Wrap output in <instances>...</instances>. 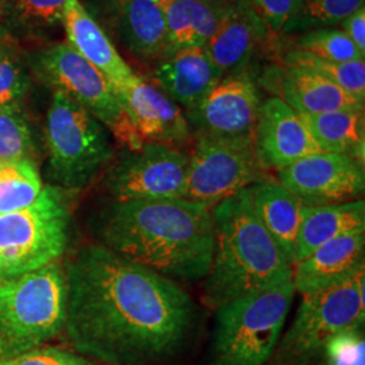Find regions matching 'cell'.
Segmentation results:
<instances>
[{
  "mask_svg": "<svg viewBox=\"0 0 365 365\" xmlns=\"http://www.w3.org/2000/svg\"><path fill=\"white\" fill-rule=\"evenodd\" d=\"M295 49L333 63H349L364 60L365 57L364 53L356 48L341 29L331 27L314 29L302 34L297 41Z\"/></svg>",
  "mask_w": 365,
  "mask_h": 365,
  "instance_id": "obj_30",
  "label": "cell"
},
{
  "mask_svg": "<svg viewBox=\"0 0 365 365\" xmlns=\"http://www.w3.org/2000/svg\"><path fill=\"white\" fill-rule=\"evenodd\" d=\"M365 272L345 284L306 295L269 360V365H306L345 330L363 327Z\"/></svg>",
  "mask_w": 365,
  "mask_h": 365,
  "instance_id": "obj_9",
  "label": "cell"
},
{
  "mask_svg": "<svg viewBox=\"0 0 365 365\" xmlns=\"http://www.w3.org/2000/svg\"><path fill=\"white\" fill-rule=\"evenodd\" d=\"M63 26L68 43L110 81L113 90L135 75L120 57L105 30L78 0L69 1Z\"/></svg>",
  "mask_w": 365,
  "mask_h": 365,
  "instance_id": "obj_20",
  "label": "cell"
},
{
  "mask_svg": "<svg viewBox=\"0 0 365 365\" xmlns=\"http://www.w3.org/2000/svg\"><path fill=\"white\" fill-rule=\"evenodd\" d=\"M361 7L364 0H306L283 33L337 26Z\"/></svg>",
  "mask_w": 365,
  "mask_h": 365,
  "instance_id": "obj_31",
  "label": "cell"
},
{
  "mask_svg": "<svg viewBox=\"0 0 365 365\" xmlns=\"http://www.w3.org/2000/svg\"><path fill=\"white\" fill-rule=\"evenodd\" d=\"M34 152L31 129L21 106H0V161L30 158Z\"/></svg>",
  "mask_w": 365,
  "mask_h": 365,
  "instance_id": "obj_32",
  "label": "cell"
},
{
  "mask_svg": "<svg viewBox=\"0 0 365 365\" xmlns=\"http://www.w3.org/2000/svg\"><path fill=\"white\" fill-rule=\"evenodd\" d=\"M114 92L143 144L178 148L190 141L191 128L182 107L155 84L134 75Z\"/></svg>",
  "mask_w": 365,
  "mask_h": 365,
  "instance_id": "obj_13",
  "label": "cell"
},
{
  "mask_svg": "<svg viewBox=\"0 0 365 365\" xmlns=\"http://www.w3.org/2000/svg\"><path fill=\"white\" fill-rule=\"evenodd\" d=\"M113 24L118 38L140 61L163 60L167 24L160 0H115Z\"/></svg>",
  "mask_w": 365,
  "mask_h": 365,
  "instance_id": "obj_19",
  "label": "cell"
},
{
  "mask_svg": "<svg viewBox=\"0 0 365 365\" xmlns=\"http://www.w3.org/2000/svg\"><path fill=\"white\" fill-rule=\"evenodd\" d=\"M7 34H6V31H4V29L3 27L0 26V48L3 46V43L7 41Z\"/></svg>",
  "mask_w": 365,
  "mask_h": 365,
  "instance_id": "obj_37",
  "label": "cell"
},
{
  "mask_svg": "<svg viewBox=\"0 0 365 365\" xmlns=\"http://www.w3.org/2000/svg\"><path fill=\"white\" fill-rule=\"evenodd\" d=\"M269 31L250 0H230L220 26L205 45L223 75L244 71L257 45Z\"/></svg>",
  "mask_w": 365,
  "mask_h": 365,
  "instance_id": "obj_18",
  "label": "cell"
},
{
  "mask_svg": "<svg viewBox=\"0 0 365 365\" xmlns=\"http://www.w3.org/2000/svg\"><path fill=\"white\" fill-rule=\"evenodd\" d=\"M64 272V330L80 356L107 365L155 364L184 345L195 304L173 280L101 244L78 249Z\"/></svg>",
  "mask_w": 365,
  "mask_h": 365,
  "instance_id": "obj_1",
  "label": "cell"
},
{
  "mask_svg": "<svg viewBox=\"0 0 365 365\" xmlns=\"http://www.w3.org/2000/svg\"><path fill=\"white\" fill-rule=\"evenodd\" d=\"M214 256L205 277L206 303H223L292 280V265L259 221L250 187L210 209Z\"/></svg>",
  "mask_w": 365,
  "mask_h": 365,
  "instance_id": "obj_3",
  "label": "cell"
},
{
  "mask_svg": "<svg viewBox=\"0 0 365 365\" xmlns=\"http://www.w3.org/2000/svg\"><path fill=\"white\" fill-rule=\"evenodd\" d=\"M41 190V176L33 160L0 161V214L26 209Z\"/></svg>",
  "mask_w": 365,
  "mask_h": 365,
  "instance_id": "obj_27",
  "label": "cell"
},
{
  "mask_svg": "<svg viewBox=\"0 0 365 365\" xmlns=\"http://www.w3.org/2000/svg\"><path fill=\"white\" fill-rule=\"evenodd\" d=\"M253 135L199 134L188 161L184 199L211 209L264 178Z\"/></svg>",
  "mask_w": 365,
  "mask_h": 365,
  "instance_id": "obj_10",
  "label": "cell"
},
{
  "mask_svg": "<svg viewBox=\"0 0 365 365\" xmlns=\"http://www.w3.org/2000/svg\"><path fill=\"white\" fill-rule=\"evenodd\" d=\"M46 175L66 192L87 187L113 157L111 133L64 92H53L46 114Z\"/></svg>",
  "mask_w": 365,
  "mask_h": 365,
  "instance_id": "obj_6",
  "label": "cell"
},
{
  "mask_svg": "<svg viewBox=\"0 0 365 365\" xmlns=\"http://www.w3.org/2000/svg\"><path fill=\"white\" fill-rule=\"evenodd\" d=\"M33 87L26 54L9 43L0 48V106H21Z\"/></svg>",
  "mask_w": 365,
  "mask_h": 365,
  "instance_id": "obj_29",
  "label": "cell"
},
{
  "mask_svg": "<svg viewBox=\"0 0 365 365\" xmlns=\"http://www.w3.org/2000/svg\"><path fill=\"white\" fill-rule=\"evenodd\" d=\"M365 232L333 238L292 268L295 292L313 295L348 283L364 272Z\"/></svg>",
  "mask_w": 365,
  "mask_h": 365,
  "instance_id": "obj_16",
  "label": "cell"
},
{
  "mask_svg": "<svg viewBox=\"0 0 365 365\" xmlns=\"http://www.w3.org/2000/svg\"><path fill=\"white\" fill-rule=\"evenodd\" d=\"M160 4L167 24V57L187 48L205 46L230 0H160Z\"/></svg>",
  "mask_w": 365,
  "mask_h": 365,
  "instance_id": "obj_22",
  "label": "cell"
},
{
  "mask_svg": "<svg viewBox=\"0 0 365 365\" xmlns=\"http://www.w3.org/2000/svg\"><path fill=\"white\" fill-rule=\"evenodd\" d=\"M71 0H3L0 26L9 38L43 39L63 25Z\"/></svg>",
  "mask_w": 365,
  "mask_h": 365,
  "instance_id": "obj_26",
  "label": "cell"
},
{
  "mask_svg": "<svg viewBox=\"0 0 365 365\" xmlns=\"http://www.w3.org/2000/svg\"><path fill=\"white\" fill-rule=\"evenodd\" d=\"M306 0H250L269 33H283Z\"/></svg>",
  "mask_w": 365,
  "mask_h": 365,
  "instance_id": "obj_34",
  "label": "cell"
},
{
  "mask_svg": "<svg viewBox=\"0 0 365 365\" xmlns=\"http://www.w3.org/2000/svg\"><path fill=\"white\" fill-rule=\"evenodd\" d=\"M261 103L255 80L245 71H240L222 78L202 105L185 117L199 134L253 135Z\"/></svg>",
  "mask_w": 365,
  "mask_h": 365,
  "instance_id": "obj_14",
  "label": "cell"
},
{
  "mask_svg": "<svg viewBox=\"0 0 365 365\" xmlns=\"http://www.w3.org/2000/svg\"><path fill=\"white\" fill-rule=\"evenodd\" d=\"M280 98L299 115H314L341 110H364L351 93L342 90L312 71L299 68H286L280 80Z\"/></svg>",
  "mask_w": 365,
  "mask_h": 365,
  "instance_id": "obj_23",
  "label": "cell"
},
{
  "mask_svg": "<svg viewBox=\"0 0 365 365\" xmlns=\"http://www.w3.org/2000/svg\"><path fill=\"white\" fill-rule=\"evenodd\" d=\"M0 365H93L86 357L58 348H37L14 357L0 359Z\"/></svg>",
  "mask_w": 365,
  "mask_h": 365,
  "instance_id": "obj_35",
  "label": "cell"
},
{
  "mask_svg": "<svg viewBox=\"0 0 365 365\" xmlns=\"http://www.w3.org/2000/svg\"><path fill=\"white\" fill-rule=\"evenodd\" d=\"M68 194L46 185L26 209L0 214V282L38 271L66 253L71 235Z\"/></svg>",
  "mask_w": 365,
  "mask_h": 365,
  "instance_id": "obj_7",
  "label": "cell"
},
{
  "mask_svg": "<svg viewBox=\"0 0 365 365\" xmlns=\"http://www.w3.org/2000/svg\"><path fill=\"white\" fill-rule=\"evenodd\" d=\"M306 365H365L363 327L345 330L334 336L322 352Z\"/></svg>",
  "mask_w": 365,
  "mask_h": 365,
  "instance_id": "obj_33",
  "label": "cell"
},
{
  "mask_svg": "<svg viewBox=\"0 0 365 365\" xmlns=\"http://www.w3.org/2000/svg\"><path fill=\"white\" fill-rule=\"evenodd\" d=\"M357 232H365L364 199L310 207L300 223L295 264L327 241Z\"/></svg>",
  "mask_w": 365,
  "mask_h": 365,
  "instance_id": "obj_24",
  "label": "cell"
},
{
  "mask_svg": "<svg viewBox=\"0 0 365 365\" xmlns=\"http://www.w3.org/2000/svg\"><path fill=\"white\" fill-rule=\"evenodd\" d=\"M190 156L163 144L128 150L107 170L105 187L114 202L184 197Z\"/></svg>",
  "mask_w": 365,
  "mask_h": 365,
  "instance_id": "obj_11",
  "label": "cell"
},
{
  "mask_svg": "<svg viewBox=\"0 0 365 365\" xmlns=\"http://www.w3.org/2000/svg\"><path fill=\"white\" fill-rule=\"evenodd\" d=\"M99 244L170 280L209 274L215 235L211 211L180 199L111 202L95 218Z\"/></svg>",
  "mask_w": 365,
  "mask_h": 365,
  "instance_id": "obj_2",
  "label": "cell"
},
{
  "mask_svg": "<svg viewBox=\"0 0 365 365\" xmlns=\"http://www.w3.org/2000/svg\"><path fill=\"white\" fill-rule=\"evenodd\" d=\"M253 141L264 170H283L300 158L322 152L303 118L280 98L261 103Z\"/></svg>",
  "mask_w": 365,
  "mask_h": 365,
  "instance_id": "obj_15",
  "label": "cell"
},
{
  "mask_svg": "<svg viewBox=\"0 0 365 365\" xmlns=\"http://www.w3.org/2000/svg\"><path fill=\"white\" fill-rule=\"evenodd\" d=\"M286 68H299L315 72L330 81L336 83L342 90L351 93L359 102L365 101V61L333 63L318 58L313 54L292 49L284 56Z\"/></svg>",
  "mask_w": 365,
  "mask_h": 365,
  "instance_id": "obj_28",
  "label": "cell"
},
{
  "mask_svg": "<svg viewBox=\"0 0 365 365\" xmlns=\"http://www.w3.org/2000/svg\"><path fill=\"white\" fill-rule=\"evenodd\" d=\"M322 152L352 157L364 164V110L300 115Z\"/></svg>",
  "mask_w": 365,
  "mask_h": 365,
  "instance_id": "obj_25",
  "label": "cell"
},
{
  "mask_svg": "<svg viewBox=\"0 0 365 365\" xmlns=\"http://www.w3.org/2000/svg\"><path fill=\"white\" fill-rule=\"evenodd\" d=\"M223 73L212 63L205 46L182 49L157 63L153 81L170 101L182 106L187 115L194 113Z\"/></svg>",
  "mask_w": 365,
  "mask_h": 365,
  "instance_id": "obj_17",
  "label": "cell"
},
{
  "mask_svg": "<svg viewBox=\"0 0 365 365\" xmlns=\"http://www.w3.org/2000/svg\"><path fill=\"white\" fill-rule=\"evenodd\" d=\"M277 182L309 207L352 202L364 195V164L321 152L277 170Z\"/></svg>",
  "mask_w": 365,
  "mask_h": 365,
  "instance_id": "obj_12",
  "label": "cell"
},
{
  "mask_svg": "<svg viewBox=\"0 0 365 365\" xmlns=\"http://www.w3.org/2000/svg\"><path fill=\"white\" fill-rule=\"evenodd\" d=\"M68 286L64 268L52 262L38 271L0 282V359L41 348L66 327Z\"/></svg>",
  "mask_w": 365,
  "mask_h": 365,
  "instance_id": "obj_4",
  "label": "cell"
},
{
  "mask_svg": "<svg viewBox=\"0 0 365 365\" xmlns=\"http://www.w3.org/2000/svg\"><path fill=\"white\" fill-rule=\"evenodd\" d=\"M1 3H3V0H0V10H1Z\"/></svg>",
  "mask_w": 365,
  "mask_h": 365,
  "instance_id": "obj_38",
  "label": "cell"
},
{
  "mask_svg": "<svg viewBox=\"0 0 365 365\" xmlns=\"http://www.w3.org/2000/svg\"><path fill=\"white\" fill-rule=\"evenodd\" d=\"M250 194L259 221L294 267L300 223L310 207L292 195L277 179L262 178L250 185Z\"/></svg>",
  "mask_w": 365,
  "mask_h": 365,
  "instance_id": "obj_21",
  "label": "cell"
},
{
  "mask_svg": "<svg viewBox=\"0 0 365 365\" xmlns=\"http://www.w3.org/2000/svg\"><path fill=\"white\" fill-rule=\"evenodd\" d=\"M26 61L33 78L78 102L128 150L144 145L133 130L110 81L69 43H54L29 53Z\"/></svg>",
  "mask_w": 365,
  "mask_h": 365,
  "instance_id": "obj_8",
  "label": "cell"
},
{
  "mask_svg": "<svg viewBox=\"0 0 365 365\" xmlns=\"http://www.w3.org/2000/svg\"><path fill=\"white\" fill-rule=\"evenodd\" d=\"M295 295L292 280L217 307L211 365H267Z\"/></svg>",
  "mask_w": 365,
  "mask_h": 365,
  "instance_id": "obj_5",
  "label": "cell"
},
{
  "mask_svg": "<svg viewBox=\"0 0 365 365\" xmlns=\"http://www.w3.org/2000/svg\"><path fill=\"white\" fill-rule=\"evenodd\" d=\"M341 30L351 38L356 48L365 54V9L361 7L342 24Z\"/></svg>",
  "mask_w": 365,
  "mask_h": 365,
  "instance_id": "obj_36",
  "label": "cell"
}]
</instances>
